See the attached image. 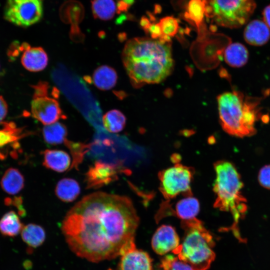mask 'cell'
<instances>
[{
	"label": "cell",
	"mask_w": 270,
	"mask_h": 270,
	"mask_svg": "<svg viewBox=\"0 0 270 270\" xmlns=\"http://www.w3.org/2000/svg\"><path fill=\"white\" fill-rule=\"evenodd\" d=\"M138 224L130 198L96 192L71 208L61 227L70 249L78 256L95 262L120 256L134 246Z\"/></svg>",
	"instance_id": "1"
},
{
	"label": "cell",
	"mask_w": 270,
	"mask_h": 270,
	"mask_svg": "<svg viewBox=\"0 0 270 270\" xmlns=\"http://www.w3.org/2000/svg\"><path fill=\"white\" fill-rule=\"evenodd\" d=\"M122 61L134 86L159 83L170 74L173 68L170 42L152 38H131L123 48Z\"/></svg>",
	"instance_id": "2"
},
{
	"label": "cell",
	"mask_w": 270,
	"mask_h": 270,
	"mask_svg": "<svg viewBox=\"0 0 270 270\" xmlns=\"http://www.w3.org/2000/svg\"><path fill=\"white\" fill-rule=\"evenodd\" d=\"M217 101L220 122L226 132L240 138L256 134L260 103L258 98L234 90L220 94Z\"/></svg>",
	"instance_id": "3"
},
{
	"label": "cell",
	"mask_w": 270,
	"mask_h": 270,
	"mask_svg": "<svg viewBox=\"0 0 270 270\" xmlns=\"http://www.w3.org/2000/svg\"><path fill=\"white\" fill-rule=\"evenodd\" d=\"M181 226L184 231L182 243L172 252L192 270H208L215 258L212 236L196 218L182 220Z\"/></svg>",
	"instance_id": "4"
},
{
	"label": "cell",
	"mask_w": 270,
	"mask_h": 270,
	"mask_svg": "<svg viewBox=\"0 0 270 270\" xmlns=\"http://www.w3.org/2000/svg\"><path fill=\"white\" fill-rule=\"evenodd\" d=\"M216 177L214 191L216 196L214 207L230 212L236 222L246 210V199L242 194L243 184L235 166L226 160H219L214 164Z\"/></svg>",
	"instance_id": "5"
},
{
	"label": "cell",
	"mask_w": 270,
	"mask_h": 270,
	"mask_svg": "<svg viewBox=\"0 0 270 270\" xmlns=\"http://www.w3.org/2000/svg\"><path fill=\"white\" fill-rule=\"evenodd\" d=\"M256 8L254 0H206L205 16L218 26L236 28L248 21Z\"/></svg>",
	"instance_id": "6"
},
{
	"label": "cell",
	"mask_w": 270,
	"mask_h": 270,
	"mask_svg": "<svg viewBox=\"0 0 270 270\" xmlns=\"http://www.w3.org/2000/svg\"><path fill=\"white\" fill-rule=\"evenodd\" d=\"M194 174L191 168L176 163L158 173L160 190L166 200L176 198L180 194L192 196L190 184Z\"/></svg>",
	"instance_id": "7"
},
{
	"label": "cell",
	"mask_w": 270,
	"mask_h": 270,
	"mask_svg": "<svg viewBox=\"0 0 270 270\" xmlns=\"http://www.w3.org/2000/svg\"><path fill=\"white\" fill-rule=\"evenodd\" d=\"M48 86L46 82H39L33 86L34 90L31 102L32 116L45 126L66 118L58 102L48 96Z\"/></svg>",
	"instance_id": "8"
},
{
	"label": "cell",
	"mask_w": 270,
	"mask_h": 270,
	"mask_svg": "<svg viewBox=\"0 0 270 270\" xmlns=\"http://www.w3.org/2000/svg\"><path fill=\"white\" fill-rule=\"evenodd\" d=\"M43 12L42 0H6L4 16L10 23L26 28L40 22Z\"/></svg>",
	"instance_id": "9"
},
{
	"label": "cell",
	"mask_w": 270,
	"mask_h": 270,
	"mask_svg": "<svg viewBox=\"0 0 270 270\" xmlns=\"http://www.w3.org/2000/svg\"><path fill=\"white\" fill-rule=\"evenodd\" d=\"M119 164L107 163L98 160L90 166L86 174L87 188L97 189L114 182L121 173H127Z\"/></svg>",
	"instance_id": "10"
},
{
	"label": "cell",
	"mask_w": 270,
	"mask_h": 270,
	"mask_svg": "<svg viewBox=\"0 0 270 270\" xmlns=\"http://www.w3.org/2000/svg\"><path fill=\"white\" fill-rule=\"evenodd\" d=\"M0 128V159L3 160L8 154L15 156L20 148L19 140L26 136L22 128H17L13 122H2Z\"/></svg>",
	"instance_id": "11"
},
{
	"label": "cell",
	"mask_w": 270,
	"mask_h": 270,
	"mask_svg": "<svg viewBox=\"0 0 270 270\" xmlns=\"http://www.w3.org/2000/svg\"><path fill=\"white\" fill-rule=\"evenodd\" d=\"M180 240L174 228L170 226L162 225L154 232L152 246L154 250L160 255H164L176 248Z\"/></svg>",
	"instance_id": "12"
},
{
	"label": "cell",
	"mask_w": 270,
	"mask_h": 270,
	"mask_svg": "<svg viewBox=\"0 0 270 270\" xmlns=\"http://www.w3.org/2000/svg\"><path fill=\"white\" fill-rule=\"evenodd\" d=\"M119 270H152V260L148 254L134 246L121 256Z\"/></svg>",
	"instance_id": "13"
},
{
	"label": "cell",
	"mask_w": 270,
	"mask_h": 270,
	"mask_svg": "<svg viewBox=\"0 0 270 270\" xmlns=\"http://www.w3.org/2000/svg\"><path fill=\"white\" fill-rule=\"evenodd\" d=\"M24 52L21 58L22 66L28 70L38 72L44 70L48 66V58L42 47H30L24 43Z\"/></svg>",
	"instance_id": "14"
},
{
	"label": "cell",
	"mask_w": 270,
	"mask_h": 270,
	"mask_svg": "<svg viewBox=\"0 0 270 270\" xmlns=\"http://www.w3.org/2000/svg\"><path fill=\"white\" fill-rule=\"evenodd\" d=\"M244 36L248 44L260 46L268 41L270 38V28L264 22L258 20H252L245 28Z\"/></svg>",
	"instance_id": "15"
},
{
	"label": "cell",
	"mask_w": 270,
	"mask_h": 270,
	"mask_svg": "<svg viewBox=\"0 0 270 270\" xmlns=\"http://www.w3.org/2000/svg\"><path fill=\"white\" fill-rule=\"evenodd\" d=\"M42 153V165L46 168L58 172L69 168L71 159L66 152L60 150H46Z\"/></svg>",
	"instance_id": "16"
},
{
	"label": "cell",
	"mask_w": 270,
	"mask_h": 270,
	"mask_svg": "<svg viewBox=\"0 0 270 270\" xmlns=\"http://www.w3.org/2000/svg\"><path fill=\"white\" fill-rule=\"evenodd\" d=\"M118 75L116 70L111 66L102 65L94 72L92 81L94 85L102 90H108L116 84Z\"/></svg>",
	"instance_id": "17"
},
{
	"label": "cell",
	"mask_w": 270,
	"mask_h": 270,
	"mask_svg": "<svg viewBox=\"0 0 270 270\" xmlns=\"http://www.w3.org/2000/svg\"><path fill=\"white\" fill-rule=\"evenodd\" d=\"M24 186L23 175L18 170L10 168L4 174L1 180L0 186L6 193L14 195L18 194Z\"/></svg>",
	"instance_id": "18"
},
{
	"label": "cell",
	"mask_w": 270,
	"mask_h": 270,
	"mask_svg": "<svg viewBox=\"0 0 270 270\" xmlns=\"http://www.w3.org/2000/svg\"><path fill=\"white\" fill-rule=\"evenodd\" d=\"M80 192L77 181L72 178H64L58 182L55 188L57 197L64 202H72L79 196Z\"/></svg>",
	"instance_id": "19"
},
{
	"label": "cell",
	"mask_w": 270,
	"mask_h": 270,
	"mask_svg": "<svg viewBox=\"0 0 270 270\" xmlns=\"http://www.w3.org/2000/svg\"><path fill=\"white\" fill-rule=\"evenodd\" d=\"M224 60L230 66L239 68L244 66L248 62V52L242 44L235 42L230 44L224 54Z\"/></svg>",
	"instance_id": "20"
},
{
	"label": "cell",
	"mask_w": 270,
	"mask_h": 270,
	"mask_svg": "<svg viewBox=\"0 0 270 270\" xmlns=\"http://www.w3.org/2000/svg\"><path fill=\"white\" fill-rule=\"evenodd\" d=\"M42 133L44 142L50 145L64 144L67 140L66 127L60 122L45 126L42 128Z\"/></svg>",
	"instance_id": "21"
},
{
	"label": "cell",
	"mask_w": 270,
	"mask_h": 270,
	"mask_svg": "<svg viewBox=\"0 0 270 270\" xmlns=\"http://www.w3.org/2000/svg\"><path fill=\"white\" fill-rule=\"evenodd\" d=\"M24 226L18 214L11 210L0 218V232L8 237H14L20 233Z\"/></svg>",
	"instance_id": "22"
},
{
	"label": "cell",
	"mask_w": 270,
	"mask_h": 270,
	"mask_svg": "<svg viewBox=\"0 0 270 270\" xmlns=\"http://www.w3.org/2000/svg\"><path fill=\"white\" fill-rule=\"evenodd\" d=\"M20 234L22 240L28 246L33 248L41 246L46 239V232L44 228L34 224L24 226Z\"/></svg>",
	"instance_id": "23"
},
{
	"label": "cell",
	"mask_w": 270,
	"mask_h": 270,
	"mask_svg": "<svg viewBox=\"0 0 270 270\" xmlns=\"http://www.w3.org/2000/svg\"><path fill=\"white\" fill-rule=\"evenodd\" d=\"M206 0H190L186 8L184 16L200 30L203 27Z\"/></svg>",
	"instance_id": "24"
},
{
	"label": "cell",
	"mask_w": 270,
	"mask_h": 270,
	"mask_svg": "<svg viewBox=\"0 0 270 270\" xmlns=\"http://www.w3.org/2000/svg\"><path fill=\"white\" fill-rule=\"evenodd\" d=\"M200 211V203L198 200L192 196L183 198L176 206L175 214L183 220L194 218Z\"/></svg>",
	"instance_id": "25"
},
{
	"label": "cell",
	"mask_w": 270,
	"mask_h": 270,
	"mask_svg": "<svg viewBox=\"0 0 270 270\" xmlns=\"http://www.w3.org/2000/svg\"><path fill=\"white\" fill-rule=\"evenodd\" d=\"M92 10L95 18L108 20L114 18L118 6L114 0H92Z\"/></svg>",
	"instance_id": "26"
},
{
	"label": "cell",
	"mask_w": 270,
	"mask_h": 270,
	"mask_svg": "<svg viewBox=\"0 0 270 270\" xmlns=\"http://www.w3.org/2000/svg\"><path fill=\"white\" fill-rule=\"evenodd\" d=\"M102 122L104 128L108 132L118 133L125 127L126 118L120 110H112L103 116Z\"/></svg>",
	"instance_id": "27"
},
{
	"label": "cell",
	"mask_w": 270,
	"mask_h": 270,
	"mask_svg": "<svg viewBox=\"0 0 270 270\" xmlns=\"http://www.w3.org/2000/svg\"><path fill=\"white\" fill-rule=\"evenodd\" d=\"M158 23L162 32V36L159 39L170 42V37L174 36L178 32V20L172 16H166L162 18Z\"/></svg>",
	"instance_id": "28"
},
{
	"label": "cell",
	"mask_w": 270,
	"mask_h": 270,
	"mask_svg": "<svg viewBox=\"0 0 270 270\" xmlns=\"http://www.w3.org/2000/svg\"><path fill=\"white\" fill-rule=\"evenodd\" d=\"M64 144L70 150L73 157L72 166L77 168L78 164L82 162L84 154L88 150L90 146L81 142H70L68 140Z\"/></svg>",
	"instance_id": "29"
},
{
	"label": "cell",
	"mask_w": 270,
	"mask_h": 270,
	"mask_svg": "<svg viewBox=\"0 0 270 270\" xmlns=\"http://www.w3.org/2000/svg\"><path fill=\"white\" fill-rule=\"evenodd\" d=\"M160 267L162 270H192L188 263L180 260L178 256L168 254L161 261Z\"/></svg>",
	"instance_id": "30"
},
{
	"label": "cell",
	"mask_w": 270,
	"mask_h": 270,
	"mask_svg": "<svg viewBox=\"0 0 270 270\" xmlns=\"http://www.w3.org/2000/svg\"><path fill=\"white\" fill-rule=\"evenodd\" d=\"M258 180L262 186L270 189V165L265 166L260 169Z\"/></svg>",
	"instance_id": "31"
},
{
	"label": "cell",
	"mask_w": 270,
	"mask_h": 270,
	"mask_svg": "<svg viewBox=\"0 0 270 270\" xmlns=\"http://www.w3.org/2000/svg\"><path fill=\"white\" fill-rule=\"evenodd\" d=\"M4 202L7 206L12 205L16 207L18 210V214L20 216H24L26 214V211L22 206V198L20 197H16L13 199L7 198Z\"/></svg>",
	"instance_id": "32"
},
{
	"label": "cell",
	"mask_w": 270,
	"mask_h": 270,
	"mask_svg": "<svg viewBox=\"0 0 270 270\" xmlns=\"http://www.w3.org/2000/svg\"><path fill=\"white\" fill-rule=\"evenodd\" d=\"M8 110V104L3 97L0 96V124L6 116Z\"/></svg>",
	"instance_id": "33"
},
{
	"label": "cell",
	"mask_w": 270,
	"mask_h": 270,
	"mask_svg": "<svg viewBox=\"0 0 270 270\" xmlns=\"http://www.w3.org/2000/svg\"><path fill=\"white\" fill-rule=\"evenodd\" d=\"M262 16L264 23L270 28V5L266 6L264 9Z\"/></svg>",
	"instance_id": "34"
}]
</instances>
